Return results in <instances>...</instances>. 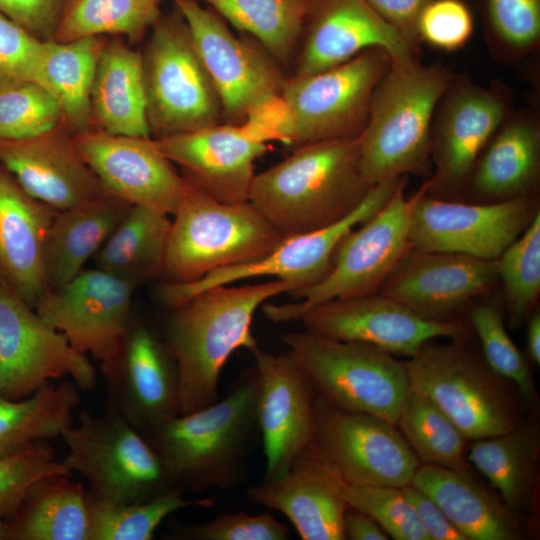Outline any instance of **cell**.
Here are the masks:
<instances>
[{"label":"cell","instance_id":"e0dca14e","mask_svg":"<svg viewBox=\"0 0 540 540\" xmlns=\"http://www.w3.org/2000/svg\"><path fill=\"white\" fill-rule=\"evenodd\" d=\"M426 181L412 209V247L496 260L540 213L539 195L496 203L432 197Z\"/></svg>","mask_w":540,"mask_h":540},{"label":"cell","instance_id":"52a82bcc","mask_svg":"<svg viewBox=\"0 0 540 540\" xmlns=\"http://www.w3.org/2000/svg\"><path fill=\"white\" fill-rule=\"evenodd\" d=\"M173 216L165 282L189 283L216 269L256 262L285 238L250 202L223 203L190 183Z\"/></svg>","mask_w":540,"mask_h":540},{"label":"cell","instance_id":"f907efd6","mask_svg":"<svg viewBox=\"0 0 540 540\" xmlns=\"http://www.w3.org/2000/svg\"><path fill=\"white\" fill-rule=\"evenodd\" d=\"M43 40L0 12V89L33 81Z\"/></svg>","mask_w":540,"mask_h":540},{"label":"cell","instance_id":"f6af8a7d","mask_svg":"<svg viewBox=\"0 0 540 540\" xmlns=\"http://www.w3.org/2000/svg\"><path fill=\"white\" fill-rule=\"evenodd\" d=\"M63 119L54 97L41 85L24 81L0 89V140H23L57 129Z\"/></svg>","mask_w":540,"mask_h":540},{"label":"cell","instance_id":"816d5d0a","mask_svg":"<svg viewBox=\"0 0 540 540\" xmlns=\"http://www.w3.org/2000/svg\"><path fill=\"white\" fill-rule=\"evenodd\" d=\"M65 0H0V12L35 37L50 40Z\"/></svg>","mask_w":540,"mask_h":540},{"label":"cell","instance_id":"9a60e30c","mask_svg":"<svg viewBox=\"0 0 540 540\" xmlns=\"http://www.w3.org/2000/svg\"><path fill=\"white\" fill-rule=\"evenodd\" d=\"M312 444L331 469L351 484L402 487L421 464L395 425L338 408L317 394Z\"/></svg>","mask_w":540,"mask_h":540},{"label":"cell","instance_id":"f546056e","mask_svg":"<svg viewBox=\"0 0 540 540\" xmlns=\"http://www.w3.org/2000/svg\"><path fill=\"white\" fill-rule=\"evenodd\" d=\"M410 484L428 495L467 540H523L535 534L536 527L476 479L473 469L420 464Z\"/></svg>","mask_w":540,"mask_h":540},{"label":"cell","instance_id":"83f0119b","mask_svg":"<svg viewBox=\"0 0 540 540\" xmlns=\"http://www.w3.org/2000/svg\"><path fill=\"white\" fill-rule=\"evenodd\" d=\"M0 164L29 195L58 211L106 192L74 140L57 129L29 139L0 140Z\"/></svg>","mask_w":540,"mask_h":540},{"label":"cell","instance_id":"5b68a950","mask_svg":"<svg viewBox=\"0 0 540 540\" xmlns=\"http://www.w3.org/2000/svg\"><path fill=\"white\" fill-rule=\"evenodd\" d=\"M471 331L447 343L428 342L404 361L409 385L433 400L470 441L503 434L528 408L471 343Z\"/></svg>","mask_w":540,"mask_h":540},{"label":"cell","instance_id":"1f68e13d","mask_svg":"<svg viewBox=\"0 0 540 540\" xmlns=\"http://www.w3.org/2000/svg\"><path fill=\"white\" fill-rule=\"evenodd\" d=\"M91 118L111 135L152 138L142 54L119 41L105 44L90 95Z\"/></svg>","mask_w":540,"mask_h":540},{"label":"cell","instance_id":"277c9868","mask_svg":"<svg viewBox=\"0 0 540 540\" xmlns=\"http://www.w3.org/2000/svg\"><path fill=\"white\" fill-rule=\"evenodd\" d=\"M456 72L416 57L392 60L377 84L359 136L360 168L372 186L432 173L431 130L436 107Z\"/></svg>","mask_w":540,"mask_h":540},{"label":"cell","instance_id":"681fc988","mask_svg":"<svg viewBox=\"0 0 540 540\" xmlns=\"http://www.w3.org/2000/svg\"><path fill=\"white\" fill-rule=\"evenodd\" d=\"M474 32L473 14L464 0H433L417 25L419 42L446 52L463 48Z\"/></svg>","mask_w":540,"mask_h":540},{"label":"cell","instance_id":"5bb4252c","mask_svg":"<svg viewBox=\"0 0 540 540\" xmlns=\"http://www.w3.org/2000/svg\"><path fill=\"white\" fill-rule=\"evenodd\" d=\"M64 377L82 391L97 384L88 356L0 283V394L24 399Z\"/></svg>","mask_w":540,"mask_h":540},{"label":"cell","instance_id":"ab89813d","mask_svg":"<svg viewBox=\"0 0 540 540\" xmlns=\"http://www.w3.org/2000/svg\"><path fill=\"white\" fill-rule=\"evenodd\" d=\"M185 492L182 487H173L144 502L117 503L86 490L89 540H151L162 521L174 512L215 506L214 498L185 499Z\"/></svg>","mask_w":540,"mask_h":540},{"label":"cell","instance_id":"7dc6e473","mask_svg":"<svg viewBox=\"0 0 540 540\" xmlns=\"http://www.w3.org/2000/svg\"><path fill=\"white\" fill-rule=\"evenodd\" d=\"M52 474L72 475L47 440L0 459V515L6 521L16 513L28 488L38 479Z\"/></svg>","mask_w":540,"mask_h":540},{"label":"cell","instance_id":"9c48e42d","mask_svg":"<svg viewBox=\"0 0 540 540\" xmlns=\"http://www.w3.org/2000/svg\"><path fill=\"white\" fill-rule=\"evenodd\" d=\"M280 340L317 395L338 408L371 414L396 426L409 389L404 361L368 344L305 329L284 333Z\"/></svg>","mask_w":540,"mask_h":540},{"label":"cell","instance_id":"c3c4849f","mask_svg":"<svg viewBox=\"0 0 540 540\" xmlns=\"http://www.w3.org/2000/svg\"><path fill=\"white\" fill-rule=\"evenodd\" d=\"M163 537L171 540H287L290 531L271 513H220L215 518L194 524L169 522Z\"/></svg>","mask_w":540,"mask_h":540},{"label":"cell","instance_id":"f35d334b","mask_svg":"<svg viewBox=\"0 0 540 540\" xmlns=\"http://www.w3.org/2000/svg\"><path fill=\"white\" fill-rule=\"evenodd\" d=\"M396 427L421 464L473 469L467 460L470 440L433 400L410 385Z\"/></svg>","mask_w":540,"mask_h":540},{"label":"cell","instance_id":"4dcf8cb0","mask_svg":"<svg viewBox=\"0 0 540 540\" xmlns=\"http://www.w3.org/2000/svg\"><path fill=\"white\" fill-rule=\"evenodd\" d=\"M540 427L536 415L511 430L470 441L469 464L505 505L536 527L539 507Z\"/></svg>","mask_w":540,"mask_h":540},{"label":"cell","instance_id":"3957f363","mask_svg":"<svg viewBox=\"0 0 540 540\" xmlns=\"http://www.w3.org/2000/svg\"><path fill=\"white\" fill-rule=\"evenodd\" d=\"M372 187L360 168L359 137L328 139L294 147L256 174L248 202L287 237L341 221Z\"/></svg>","mask_w":540,"mask_h":540},{"label":"cell","instance_id":"e575fe53","mask_svg":"<svg viewBox=\"0 0 540 540\" xmlns=\"http://www.w3.org/2000/svg\"><path fill=\"white\" fill-rule=\"evenodd\" d=\"M104 45L101 37L43 41L34 82L54 97L76 134L90 130V95Z\"/></svg>","mask_w":540,"mask_h":540},{"label":"cell","instance_id":"ee69618b","mask_svg":"<svg viewBox=\"0 0 540 540\" xmlns=\"http://www.w3.org/2000/svg\"><path fill=\"white\" fill-rule=\"evenodd\" d=\"M497 269L505 319L517 330L539 306L540 213L497 258Z\"/></svg>","mask_w":540,"mask_h":540},{"label":"cell","instance_id":"8fae6325","mask_svg":"<svg viewBox=\"0 0 540 540\" xmlns=\"http://www.w3.org/2000/svg\"><path fill=\"white\" fill-rule=\"evenodd\" d=\"M142 61L153 139L223 123L216 90L176 7L152 26Z\"/></svg>","mask_w":540,"mask_h":540},{"label":"cell","instance_id":"7402d4cb","mask_svg":"<svg viewBox=\"0 0 540 540\" xmlns=\"http://www.w3.org/2000/svg\"><path fill=\"white\" fill-rule=\"evenodd\" d=\"M80 156L103 189L131 205L173 215L188 182L158 149L153 138L85 131L75 135Z\"/></svg>","mask_w":540,"mask_h":540},{"label":"cell","instance_id":"6f0895ef","mask_svg":"<svg viewBox=\"0 0 540 540\" xmlns=\"http://www.w3.org/2000/svg\"><path fill=\"white\" fill-rule=\"evenodd\" d=\"M0 540H11L10 529L7 521L0 515Z\"/></svg>","mask_w":540,"mask_h":540},{"label":"cell","instance_id":"d4e9b609","mask_svg":"<svg viewBox=\"0 0 540 540\" xmlns=\"http://www.w3.org/2000/svg\"><path fill=\"white\" fill-rule=\"evenodd\" d=\"M380 47L392 60L418 56L364 0H307L292 76L311 75Z\"/></svg>","mask_w":540,"mask_h":540},{"label":"cell","instance_id":"f5cc1de1","mask_svg":"<svg viewBox=\"0 0 540 540\" xmlns=\"http://www.w3.org/2000/svg\"><path fill=\"white\" fill-rule=\"evenodd\" d=\"M401 490L414 508L430 540H467L428 495L410 483L402 486Z\"/></svg>","mask_w":540,"mask_h":540},{"label":"cell","instance_id":"b9f144b4","mask_svg":"<svg viewBox=\"0 0 540 540\" xmlns=\"http://www.w3.org/2000/svg\"><path fill=\"white\" fill-rule=\"evenodd\" d=\"M490 294L477 298L466 308V322L478 340L486 363L511 382L527 406L536 412L538 396L531 363L507 331L501 295L493 297Z\"/></svg>","mask_w":540,"mask_h":540},{"label":"cell","instance_id":"836d02e7","mask_svg":"<svg viewBox=\"0 0 540 540\" xmlns=\"http://www.w3.org/2000/svg\"><path fill=\"white\" fill-rule=\"evenodd\" d=\"M11 540H89L86 490L71 475L35 481L7 521Z\"/></svg>","mask_w":540,"mask_h":540},{"label":"cell","instance_id":"db71d44e","mask_svg":"<svg viewBox=\"0 0 540 540\" xmlns=\"http://www.w3.org/2000/svg\"><path fill=\"white\" fill-rule=\"evenodd\" d=\"M407 42L419 47L417 25L424 8L433 0H364Z\"/></svg>","mask_w":540,"mask_h":540},{"label":"cell","instance_id":"7a4b0ae2","mask_svg":"<svg viewBox=\"0 0 540 540\" xmlns=\"http://www.w3.org/2000/svg\"><path fill=\"white\" fill-rule=\"evenodd\" d=\"M297 289L295 283L281 279L220 285L169 310L163 339L179 373L180 414L219 400V377L229 357L239 348L251 351L258 345L251 330L256 310Z\"/></svg>","mask_w":540,"mask_h":540},{"label":"cell","instance_id":"ac0fdd59","mask_svg":"<svg viewBox=\"0 0 540 540\" xmlns=\"http://www.w3.org/2000/svg\"><path fill=\"white\" fill-rule=\"evenodd\" d=\"M135 288L102 269L82 270L66 284L49 288L34 309L74 349L103 367L119 353Z\"/></svg>","mask_w":540,"mask_h":540},{"label":"cell","instance_id":"f1b7e54d","mask_svg":"<svg viewBox=\"0 0 540 540\" xmlns=\"http://www.w3.org/2000/svg\"><path fill=\"white\" fill-rule=\"evenodd\" d=\"M540 114L513 109L480 154L464 201L496 203L539 195Z\"/></svg>","mask_w":540,"mask_h":540},{"label":"cell","instance_id":"d6986e66","mask_svg":"<svg viewBox=\"0 0 540 540\" xmlns=\"http://www.w3.org/2000/svg\"><path fill=\"white\" fill-rule=\"evenodd\" d=\"M106 381L105 409L141 432L180 415L176 362L164 339L133 317L118 355L101 367Z\"/></svg>","mask_w":540,"mask_h":540},{"label":"cell","instance_id":"74e56055","mask_svg":"<svg viewBox=\"0 0 540 540\" xmlns=\"http://www.w3.org/2000/svg\"><path fill=\"white\" fill-rule=\"evenodd\" d=\"M225 21L253 38L280 65L296 54L307 0H201Z\"/></svg>","mask_w":540,"mask_h":540},{"label":"cell","instance_id":"30bf717a","mask_svg":"<svg viewBox=\"0 0 540 540\" xmlns=\"http://www.w3.org/2000/svg\"><path fill=\"white\" fill-rule=\"evenodd\" d=\"M406 186H400L380 210L343 237L323 279L290 292L292 302L263 304L265 316L275 323L297 321L320 303L379 292L412 246L410 218L420 188L408 197Z\"/></svg>","mask_w":540,"mask_h":540},{"label":"cell","instance_id":"60d3db41","mask_svg":"<svg viewBox=\"0 0 540 540\" xmlns=\"http://www.w3.org/2000/svg\"><path fill=\"white\" fill-rule=\"evenodd\" d=\"M159 4L158 0H65L52 40L116 34L137 41L161 16Z\"/></svg>","mask_w":540,"mask_h":540},{"label":"cell","instance_id":"d6a6232c","mask_svg":"<svg viewBox=\"0 0 540 540\" xmlns=\"http://www.w3.org/2000/svg\"><path fill=\"white\" fill-rule=\"evenodd\" d=\"M131 204L107 192L57 211L49 230L45 265L49 288L60 287L82 270L125 217Z\"/></svg>","mask_w":540,"mask_h":540},{"label":"cell","instance_id":"2e32d148","mask_svg":"<svg viewBox=\"0 0 540 540\" xmlns=\"http://www.w3.org/2000/svg\"><path fill=\"white\" fill-rule=\"evenodd\" d=\"M407 182L408 177L403 176L374 185L364 201L341 221L321 230L287 236L256 262L216 269L189 283L164 282L158 290L159 301L170 310L206 289L255 277L290 281L298 289L311 286L330 271L343 237L380 210Z\"/></svg>","mask_w":540,"mask_h":540},{"label":"cell","instance_id":"8d00e7d4","mask_svg":"<svg viewBox=\"0 0 540 540\" xmlns=\"http://www.w3.org/2000/svg\"><path fill=\"white\" fill-rule=\"evenodd\" d=\"M80 400L78 387L68 380L51 382L20 400L0 394V459L60 437L73 424Z\"/></svg>","mask_w":540,"mask_h":540},{"label":"cell","instance_id":"ba28073f","mask_svg":"<svg viewBox=\"0 0 540 540\" xmlns=\"http://www.w3.org/2000/svg\"><path fill=\"white\" fill-rule=\"evenodd\" d=\"M216 90L223 123L258 128L276 112L287 77L251 37H237L226 21L197 0H173Z\"/></svg>","mask_w":540,"mask_h":540},{"label":"cell","instance_id":"8992f818","mask_svg":"<svg viewBox=\"0 0 540 540\" xmlns=\"http://www.w3.org/2000/svg\"><path fill=\"white\" fill-rule=\"evenodd\" d=\"M392 62L387 51L368 48L326 70L287 77L280 104L261 132L266 141L297 147L363 132L374 90Z\"/></svg>","mask_w":540,"mask_h":540},{"label":"cell","instance_id":"44dd1931","mask_svg":"<svg viewBox=\"0 0 540 540\" xmlns=\"http://www.w3.org/2000/svg\"><path fill=\"white\" fill-rule=\"evenodd\" d=\"M499 286L497 259L410 247L379 293L422 318L449 321Z\"/></svg>","mask_w":540,"mask_h":540},{"label":"cell","instance_id":"bcb514c9","mask_svg":"<svg viewBox=\"0 0 540 540\" xmlns=\"http://www.w3.org/2000/svg\"><path fill=\"white\" fill-rule=\"evenodd\" d=\"M348 506L373 518L395 540H430L401 487L351 484L340 479Z\"/></svg>","mask_w":540,"mask_h":540},{"label":"cell","instance_id":"6da1fadb","mask_svg":"<svg viewBox=\"0 0 540 540\" xmlns=\"http://www.w3.org/2000/svg\"><path fill=\"white\" fill-rule=\"evenodd\" d=\"M256 368L243 371L225 398L142 432L174 486L194 493L229 490L248 475V458L260 437Z\"/></svg>","mask_w":540,"mask_h":540},{"label":"cell","instance_id":"d590c367","mask_svg":"<svg viewBox=\"0 0 540 540\" xmlns=\"http://www.w3.org/2000/svg\"><path fill=\"white\" fill-rule=\"evenodd\" d=\"M170 227L169 215L132 205L94 256L97 268L135 287L161 277Z\"/></svg>","mask_w":540,"mask_h":540},{"label":"cell","instance_id":"680465c9","mask_svg":"<svg viewBox=\"0 0 540 540\" xmlns=\"http://www.w3.org/2000/svg\"><path fill=\"white\" fill-rule=\"evenodd\" d=\"M159 2H161L162 0H158Z\"/></svg>","mask_w":540,"mask_h":540},{"label":"cell","instance_id":"cb8c5ba5","mask_svg":"<svg viewBox=\"0 0 540 540\" xmlns=\"http://www.w3.org/2000/svg\"><path fill=\"white\" fill-rule=\"evenodd\" d=\"M154 140L188 183L229 204L248 202L255 162L268 150L249 127L226 123Z\"/></svg>","mask_w":540,"mask_h":540},{"label":"cell","instance_id":"4fadbf2b","mask_svg":"<svg viewBox=\"0 0 540 540\" xmlns=\"http://www.w3.org/2000/svg\"><path fill=\"white\" fill-rule=\"evenodd\" d=\"M513 109L512 91L502 82L483 86L456 73L433 117L426 194L463 200L480 154Z\"/></svg>","mask_w":540,"mask_h":540},{"label":"cell","instance_id":"ffe728a7","mask_svg":"<svg viewBox=\"0 0 540 540\" xmlns=\"http://www.w3.org/2000/svg\"><path fill=\"white\" fill-rule=\"evenodd\" d=\"M299 320L307 331L368 344L408 358L430 341L450 339L471 331L462 318L428 320L379 292L320 303L308 309Z\"/></svg>","mask_w":540,"mask_h":540},{"label":"cell","instance_id":"7bdbcfd3","mask_svg":"<svg viewBox=\"0 0 540 540\" xmlns=\"http://www.w3.org/2000/svg\"><path fill=\"white\" fill-rule=\"evenodd\" d=\"M493 58L519 66L540 49V0H476Z\"/></svg>","mask_w":540,"mask_h":540},{"label":"cell","instance_id":"603a6c76","mask_svg":"<svg viewBox=\"0 0 540 540\" xmlns=\"http://www.w3.org/2000/svg\"><path fill=\"white\" fill-rule=\"evenodd\" d=\"M249 352L260 379L258 425L266 461L263 482H271L285 474L311 444L316 392L287 353L273 354L258 345Z\"/></svg>","mask_w":540,"mask_h":540},{"label":"cell","instance_id":"9f6ffc18","mask_svg":"<svg viewBox=\"0 0 540 540\" xmlns=\"http://www.w3.org/2000/svg\"><path fill=\"white\" fill-rule=\"evenodd\" d=\"M526 326L525 355L530 363L540 365V309L537 306L528 317Z\"/></svg>","mask_w":540,"mask_h":540},{"label":"cell","instance_id":"11a10c76","mask_svg":"<svg viewBox=\"0 0 540 540\" xmlns=\"http://www.w3.org/2000/svg\"><path fill=\"white\" fill-rule=\"evenodd\" d=\"M345 540H387L386 532L366 513L348 506L344 515Z\"/></svg>","mask_w":540,"mask_h":540},{"label":"cell","instance_id":"484cf974","mask_svg":"<svg viewBox=\"0 0 540 540\" xmlns=\"http://www.w3.org/2000/svg\"><path fill=\"white\" fill-rule=\"evenodd\" d=\"M340 479L311 442L285 474L249 486L246 495L250 502L285 515L303 540H345L348 504Z\"/></svg>","mask_w":540,"mask_h":540},{"label":"cell","instance_id":"7c38bea8","mask_svg":"<svg viewBox=\"0 0 540 540\" xmlns=\"http://www.w3.org/2000/svg\"><path fill=\"white\" fill-rule=\"evenodd\" d=\"M60 437L68 450L62 463L86 479L94 497L139 503L176 487L143 433L110 410L80 412Z\"/></svg>","mask_w":540,"mask_h":540},{"label":"cell","instance_id":"4316f807","mask_svg":"<svg viewBox=\"0 0 540 540\" xmlns=\"http://www.w3.org/2000/svg\"><path fill=\"white\" fill-rule=\"evenodd\" d=\"M57 211L0 164V283L33 308L49 289L45 250Z\"/></svg>","mask_w":540,"mask_h":540}]
</instances>
